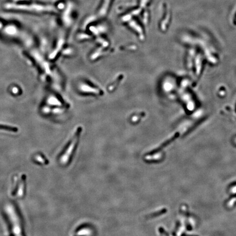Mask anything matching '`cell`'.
<instances>
[{"instance_id": "6da1fadb", "label": "cell", "mask_w": 236, "mask_h": 236, "mask_svg": "<svg viewBox=\"0 0 236 236\" xmlns=\"http://www.w3.org/2000/svg\"><path fill=\"white\" fill-rule=\"evenodd\" d=\"M80 132H78L70 141L68 145L66 146L63 151L58 157V161L60 165L62 166H68L72 161L73 155L75 154L76 148L77 146L78 139L79 137Z\"/></svg>"}, {"instance_id": "7a4b0ae2", "label": "cell", "mask_w": 236, "mask_h": 236, "mask_svg": "<svg viewBox=\"0 0 236 236\" xmlns=\"http://www.w3.org/2000/svg\"><path fill=\"white\" fill-rule=\"evenodd\" d=\"M4 209L9 221L11 222L13 235L14 236H23L20 220L14 205L11 203H7L5 205Z\"/></svg>"}, {"instance_id": "3957f363", "label": "cell", "mask_w": 236, "mask_h": 236, "mask_svg": "<svg viewBox=\"0 0 236 236\" xmlns=\"http://www.w3.org/2000/svg\"><path fill=\"white\" fill-rule=\"evenodd\" d=\"M75 232L74 236H92L95 231L91 225L85 224L78 227Z\"/></svg>"}, {"instance_id": "277c9868", "label": "cell", "mask_w": 236, "mask_h": 236, "mask_svg": "<svg viewBox=\"0 0 236 236\" xmlns=\"http://www.w3.org/2000/svg\"><path fill=\"white\" fill-rule=\"evenodd\" d=\"M196 60V76L198 77L202 69V57L198 56Z\"/></svg>"}, {"instance_id": "5b68a950", "label": "cell", "mask_w": 236, "mask_h": 236, "mask_svg": "<svg viewBox=\"0 0 236 236\" xmlns=\"http://www.w3.org/2000/svg\"><path fill=\"white\" fill-rule=\"evenodd\" d=\"M25 175H23L21 178V180L20 185L19 187L18 191L17 193V196L18 197H21L23 196L24 194V185H25Z\"/></svg>"}, {"instance_id": "8992f818", "label": "cell", "mask_w": 236, "mask_h": 236, "mask_svg": "<svg viewBox=\"0 0 236 236\" xmlns=\"http://www.w3.org/2000/svg\"><path fill=\"white\" fill-rule=\"evenodd\" d=\"M35 160L37 161V162H38L39 164H41V165H46L47 164H49V161H47L44 157H43L42 156L38 155H37L36 157H35Z\"/></svg>"}]
</instances>
